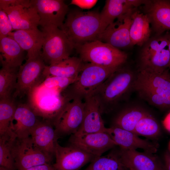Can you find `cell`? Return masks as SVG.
I'll use <instances>...</instances> for the list:
<instances>
[{"mask_svg":"<svg viewBox=\"0 0 170 170\" xmlns=\"http://www.w3.org/2000/svg\"><path fill=\"white\" fill-rule=\"evenodd\" d=\"M0 70V99L10 98L15 90L19 68L2 65Z\"/></svg>","mask_w":170,"mask_h":170,"instance_id":"31","label":"cell"},{"mask_svg":"<svg viewBox=\"0 0 170 170\" xmlns=\"http://www.w3.org/2000/svg\"><path fill=\"white\" fill-rule=\"evenodd\" d=\"M169 150H170V142L169 144Z\"/></svg>","mask_w":170,"mask_h":170,"instance_id":"42","label":"cell"},{"mask_svg":"<svg viewBox=\"0 0 170 170\" xmlns=\"http://www.w3.org/2000/svg\"><path fill=\"white\" fill-rule=\"evenodd\" d=\"M26 170H55L52 164H45L34 166Z\"/></svg>","mask_w":170,"mask_h":170,"instance_id":"38","label":"cell"},{"mask_svg":"<svg viewBox=\"0 0 170 170\" xmlns=\"http://www.w3.org/2000/svg\"><path fill=\"white\" fill-rule=\"evenodd\" d=\"M11 150L16 170H26L45 164H52L54 156L38 148L30 137L12 140Z\"/></svg>","mask_w":170,"mask_h":170,"instance_id":"7","label":"cell"},{"mask_svg":"<svg viewBox=\"0 0 170 170\" xmlns=\"http://www.w3.org/2000/svg\"><path fill=\"white\" fill-rule=\"evenodd\" d=\"M31 5L37 10L42 29L60 28L68 12V8L62 0H31Z\"/></svg>","mask_w":170,"mask_h":170,"instance_id":"10","label":"cell"},{"mask_svg":"<svg viewBox=\"0 0 170 170\" xmlns=\"http://www.w3.org/2000/svg\"><path fill=\"white\" fill-rule=\"evenodd\" d=\"M136 76L121 66L112 73L94 93L98 97L101 113L109 110L133 86Z\"/></svg>","mask_w":170,"mask_h":170,"instance_id":"3","label":"cell"},{"mask_svg":"<svg viewBox=\"0 0 170 170\" xmlns=\"http://www.w3.org/2000/svg\"><path fill=\"white\" fill-rule=\"evenodd\" d=\"M77 78L49 76L46 77L44 80L40 83L46 88L56 89L62 92L73 84Z\"/></svg>","mask_w":170,"mask_h":170,"instance_id":"34","label":"cell"},{"mask_svg":"<svg viewBox=\"0 0 170 170\" xmlns=\"http://www.w3.org/2000/svg\"><path fill=\"white\" fill-rule=\"evenodd\" d=\"M44 39L42 53L45 62L49 65L70 57L73 44L64 32L59 28L42 29Z\"/></svg>","mask_w":170,"mask_h":170,"instance_id":"8","label":"cell"},{"mask_svg":"<svg viewBox=\"0 0 170 170\" xmlns=\"http://www.w3.org/2000/svg\"><path fill=\"white\" fill-rule=\"evenodd\" d=\"M166 34L167 35L169 42V48L170 52V32H167Z\"/></svg>","mask_w":170,"mask_h":170,"instance_id":"41","label":"cell"},{"mask_svg":"<svg viewBox=\"0 0 170 170\" xmlns=\"http://www.w3.org/2000/svg\"><path fill=\"white\" fill-rule=\"evenodd\" d=\"M164 170H170V153L166 152L164 156Z\"/></svg>","mask_w":170,"mask_h":170,"instance_id":"39","label":"cell"},{"mask_svg":"<svg viewBox=\"0 0 170 170\" xmlns=\"http://www.w3.org/2000/svg\"><path fill=\"white\" fill-rule=\"evenodd\" d=\"M148 113L144 109L139 107L127 108L116 117L113 126L133 132L138 122Z\"/></svg>","mask_w":170,"mask_h":170,"instance_id":"29","label":"cell"},{"mask_svg":"<svg viewBox=\"0 0 170 170\" xmlns=\"http://www.w3.org/2000/svg\"><path fill=\"white\" fill-rule=\"evenodd\" d=\"M16 106L11 98L0 99V137L17 138L11 129Z\"/></svg>","mask_w":170,"mask_h":170,"instance_id":"28","label":"cell"},{"mask_svg":"<svg viewBox=\"0 0 170 170\" xmlns=\"http://www.w3.org/2000/svg\"><path fill=\"white\" fill-rule=\"evenodd\" d=\"M120 67H106L88 63L84 64L76 79L70 85V91L65 94L84 99L94 93Z\"/></svg>","mask_w":170,"mask_h":170,"instance_id":"6","label":"cell"},{"mask_svg":"<svg viewBox=\"0 0 170 170\" xmlns=\"http://www.w3.org/2000/svg\"><path fill=\"white\" fill-rule=\"evenodd\" d=\"M143 8L157 35L170 30V1L147 0Z\"/></svg>","mask_w":170,"mask_h":170,"instance_id":"19","label":"cell"},{"mask_svg":"<svg viewBox=\"0 0 170 170\" xmlns=\"http://www.w3.org/2000/svg\"><path fill=\"white\" fill-rule=\"evenodd\" d=\"M167 70L160 73L139 71L133 87L139 93L170 95V74Z\"/></svg>","mask_w":170,"mask_h":170,"instance_id":"15","label":"cell"},{"mask_svg":"<svg viewBox=\"0 0 170 170\" xmlns=\"http://www.w3.org/2000/svg\"><path fill=\"white\" fill-rule=\"evenodd\" d=\"M60 29L76 48L86 42L98 40L103 32L100 13L77 9L70 11Z\"/></svg>","mask_w":170,"mask_h":170,"instance_id":"1","label":"cell"},{"mask_svg":"<svg viewBox=\"0 0 170 170\" xmlns=\"http://www.w3.org/2000/svg\"><path fill=\"white\" fill-rule=\"evenodd\" d=\"M37 116L28 104L17 105L11 127L17 138L30 137L32 130L39 121Z\"/></svg>","mask_w":170,"mask_h":170,"instance_id":"21","label":"cell"},{"mask_svg":"<svg viewBox=\"0 0 170 170\" xmlns=\"http://www.w3.org/2000/svg\"><path fill=\"white\" fill-rule=\"evenodd\" d=\"M118 151L121 162L129 170H164L163 165L153 154L120 148Z\"/></svg>","mask_w":170,"mask_h":170,"instance_id":"17","label":"cell"},{"mask_svg":"<svg viewBox=\"0 0 170 170\" xmlns=\"http://www.w3.org/2000/svg\"><path fill=\"white\" fill-rule=\"evenodd\" d=\"M84 64L80 58L69 57L58 63L45 66L42 74L47 77L55 76L76 78Z\"/></svg>","mask_w":170,"mask_h":170,"instance_id":"25","label":"cell"},{"mask_svg":"<svg viewBox=\"0 0 170 170\" xmlns=\"http://www.w3.org/2000/svg\"><path fill=\"white\" fill-rule=\"evenodd\" d=\"M70 145L76 146L95 156H102L117 146L110 137L105 132L75 133L69 138Z\"/></svg>","mask_w":170,"mask_h":170,"instance_id":"12","label":"cell"},{"mask_svg":"<svg viewBox=\"0 0 170 170\" xmlns=\"http://www.w3.org/2000/svg\"><path fill=\"white\" fill-rule=\"evenodd\" d=\"M30 137L35 145L42 152L54 156L57 137L54 127L50 122L39 121L32 130Z\"/></svg>","mask_w":170,"mask_h":170,"instance_id":"23","label":"cell"},{"mask_svg":"<svg viewBox=\"0 0 170 170\" xmlns=\"http://www.w3.org/2000/svg\"><path fill=\"white\" fill-rule=\"evenodd\" d=\"M45 66L42 54L35 58L27 59L19 68L13 97L21 96L27 93L37 82Z\"/></svg>","mask_w":170,"mask_h":170,"instance_id":"14","label":"cell"},{"mask_svg":"<svg viewBox=\"0 0 170 170\" xmlns=\"http://www.w3.org/2000/svg\"><path fill=\"white\" fill-rule=\"evenodd\" d=\"M133 22L130 29L132 46H142L150 38V22L147 15L136 8L132 15Z\"/></svg>","mask_w":170,"mask_h":170,"instance_id":"26","label":"cell"},{"mask_svg":"<svg viewBox=\"0 0 170 170\" xmlns=\"http://www.w3.org/2000/svg\"><path fill=\"white\" fill-rule=\"evenodd\" d=\"M97 1L95 0H72L70 4L75 5L82 9H89L93 7Z\"/></svg>","mask_w":170,"mask_h":170,"instance_id":"37","label":"cell"},{"mask_svg":"<svg viewBox=\"0 0 170 170\" xmlns=\"http://www.w3.org/2000/svg\"><path fill=\"white\" fill-rule=\"evenodd\" d=\"M84 99L83 121L80 128L76 133L104 132L106 127L101 116L100 103L98 97L93 93L86 96Z\"/></svg>","mask_w":170,"mask_h":170,"instance_id":"18","label":"cell"},{"mask_svg":"<svg viewBox=\"0 0 170 170\" xmlns=\"http://www.w3.org/2000/svg\"><path fill=\"white\" fill-rule=\"evenodd\" d=\"M13 30L11 21L7 13L0 10V38L7 37Z\"/></svg>","mask_w":170,"mask_h":170,"instance_id":"35","label":"cell"},{"mask_svg":"<svg viewBox=\"0 0 170 170\" xmlns=\"http://www.w3.org/2000/svg\"><path fill=\"white\" fill-rule=\"evenodd\" d=\"M20 5L27 7H30L31 0H0V10Z\"/></svg>","mask_w":170,"mask_h":170,"instance_id":"36","label":"cell"},{"mask_svg":"<svg viewBox=\"0 0 170 170\" xmlns=\"http://www.w3.org/2000/svg\"><path fill=\"white\" fill-rule=\"evenodd\" d=\"M165 128L170 132V113L167 115L163 122Z\"/></svg>","mask_w":170,"mask_h":170,"instance_id":"40","label":"cell"},{"mask_svg":"<svg viewBox=\"0 0 170 170\" xmlns=\"http://www.w3.org/2000/svg\"><path fill=\"white\" fill-rule=\"evenodd\" d=\"M104 132L107 133L120 148L123 149H142L152 154L157 151V145L147 140L142 139L133 132L114 126L106 128Z\"/></svg>","mask_w":170,"mask_h":170,"instance_id":"16","label":"cell"},{"mask_svg":"<svg viewBox=\"0 0 170 170\" xmlns=\"http://www.w3.org/2000/svg\"><path fill=\"white\" fill-rule=\"evenodd\" d=\"M136 8L130 9L108 26L99 35L98 40L118 49L132 46L130 29L133 22L132 15Z\"/></svg>","mask_w":170,"mask_h":170,"instance_id":"11","label":"cell"},{"mask_svg":"<svg viewBox=\"0 0 170 170\" xmlns=\"http://www.w3.org/2000/svg\"><path fill=\"white\" fill-rule=\"evenodd\" d=\"M84 170H129L120 159L118 149L112 150L108 154L95 157Z\"/></svg>","mask_w":170,"mask_h":170,"instance_id":"30","label":"cell"},{"mask_svg":"<svg viewBox=\"0 0 170 170\" xmlns=\"http://www.w3.org/2000/svg\"><path fill=\"white\" fill-rule=\"evenodd\" d=\"M76 49L83 62L106 67H120L128 57L124 52L99 40L86 42Z\"/></svg>","mask_w":170,"mask_h":170,"instance_id":"5","label":"cell"},{"mask_svg":"<svg viewBox=\"0 0 170 170\" xmlns=\"http://www.w3.org/2000/svg\"><path fill=\"white\" fill-rule=\"evenodd\" d=\"M147 0H107L101 12L100 17L103 32L116 19L129 10L144 4Z\"/></svg>","mask_w":170,"mask_h":170,"instance_id":"24","label":"cell"},{"mask_svg":"<svg viewBox=\"0 0 170 170\" xmlns=\"http://www.w3.org/2000/svg\"><path fill=\"white\" fill-rule=\"evenodd\" d=\"M54 126L56 135L60 137L76 133L82 122L84 103L77 96H71Z\"/></svg>","mask_w":170,"mask_h":170,"instance_id":"9","label":"cell"},{"mask_svg":"<svg viewBox=\"0 0 170 170\" xmlns=\"http://www.w3.org/2000/svg\"><path fill=\"white\" fill-rule=\"evenodd\" d=\"M2 10L7 14L13 30L35 29L39 25V16L36 9L31 5L10 7Z\"/></svg>","mask_w":170,"mask_h":170,"instance_id":"22","label":"cell"},{"mask_svg":"<svg viewBox=\"0 0 170 170\" xmlns=\"http://www.w3.org/2000/svg\"><path fill=\"white\" fill-rule=\"evenodd\" d=\"M133 133L139 136L155 138L160 135L161 128L157 121L148 113L138 122Z\"/></svg>","mask_w":170,"mask_h":170,"instance_id":"32","label":"cell"},{"mask_svg":"<svg viewBox=\"0 0 170 170\" xmlns=\"http://www.w3.org/2000/svg\"><path fill=\"white\" fill-rule=\"evenodd\" d=\"M8 36L12 37L24 51L27 52V59L35 58L42 54L44 34L38 28L15 30L10 33Z\"/></svg>","mask_w":170,"mask_h":170,"instance_id":"20","label":"cell"},{"mask_svg":"<svg viewBox=\"0 0 170 170\" xmlns=\"http://www.w3.org/2000/svg\"><path fill=\"white\" fill-rule=\"evenodd\" d=\"M55 170H79L95 156L76 146L69 145L62 146L57 142L55 147Z\"/></svg>","mask_w":170,"mask_h":170,"instance_id":"13","label":"cell"},{"mask_svg":"<svg viewBox=\"0 0 170 170\" xmlns=\"http://www.w3.org/2000/svg\"><path fill=\"white\" fill-rule=\"evenodd\" d=\"M0 58L2 65L19 68L24 59V51L9 36L0 38Z\"/></svg>","mask_w":170,"mask_h":170,"instance_id":"27","label":"cell"},{"mask_svg":"<svg viewBox=\"0 0 170 170\" xmlns=\"http://www.w3.org/2000/svg\"><path fill=\"white\" fill-rule=\"evenodd\" d=\"M15 139L6 136L0 137V168L16 170L11 150L12 141Z\"/></svg>","mask_w":170,"mask_h":170,"instance_id":"33","label":"cell"},{"mask_svg":"<svg viewBox=\"0 0 170 170\" xmlns=\"http://www.w3.org/2000/svg\"><path fill=\"white\" fill-rule=\"evenodd\" d=\"M61 92L37 82L27 93L28 104L37 116L54 126L70 99Z\"/></svg>","mask_w":170,"mask_h":170,"instance_id":"2","label":"cell"},{"mask_svg":"<svg viewBox=\"0 0 170 170\" xmlns=\"http://www.w3.org/2000/svg\"><path fill=\"white\" fill-rule=\"evenodd\" d=\"M170 67V52L166 34L150 38L141 51L139 71L160 73Z\"/></svg>","mask_w":170,"mask_h":170,"instance_id":"4","label":"cell"}]
</instances>
